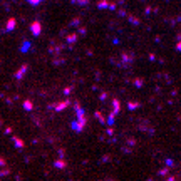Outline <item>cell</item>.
<instances>
[{
	"mask_svg": "<svg viewBox=\"0 0 181 181\" xmlns=\"http://www.w3.org/2000/svg\"><path fill=\"white\" fill-rule=\"evenodd\" d=\"M74 107H76V113H77V119L72 123V129H74L76 133H82L84 127H86V124H87V117H86V114H84V109L81 107L79 102H76Z\"/></svg>",
	"mask_w": 181,
	"mask_h": 181,
	"instance_id": "obj_1",
	"label": "cell"
},
{
	"mask_svg": "<svg viewBox=\"0 0 181 181\" xmlns=\"http://www.w3.org/2000/svg\"><path fill=\"white\" fill-rule=\"evenodd\" d=\"M119 109H121V102H119V99H113V113L109 114V117H107V124H114V119L116 116H117V113H119Z\"/></svg>",
	"mask_w": 181,
	"mask_h": 181,
	"instance_id": "obj_2",
	"label": "cell"
},
{
	"mask_svg": "<svg viewBox=\"0 0 181 181\" xmlns=\"http://www.w3.org/2000/svg\"><path fill=\"white\" fill-rule=\"evenodd\" d=\"M30 32L34 34V35H40V32H42V25H40V22H32L30 24Z\"/></svg>",
	"mask_w": 181,
	"mask_h": 181,
	"instance_id": "obj_3",
	"label": "cell"
},
{
	"mask_svg": "<svg viewBox=\"0 0 181 181\" xmlns=\"http://www.w3.org/2000/svg\"><path fill=\"white\" fill-rule=\"evenodd\" d=\"M17 27V20L14 19V17H10L9 20H7V24H5V30H9V32H12V30Z\"/></svg>",
	"mask_w": 181,
	"mask_h": 181,
	"instance_id": "obj_4",
	"label": "cell"
},
{
	"mask_svg": "<svg viewBox=\"0 0 181 181\" xmlns=\"http://www.w3.org/2000/svg\"><path fill=\"white\" fill-rule=\"evenodd\" d=\"M71 106V102L69 101H62V102H57V104H54L52 107L56 109V111H64V109H67Z\"/></svg>",
	"mask_w": 181,
	"mask_h": 181,
	"instance_id": "obj_5",
	"label": "cell"
},
{
	"mask_svg": "<svg viewBox=\"0 0 181 181\" xmlns=\"http://www.w3.org/2000/svg\"><path fill=\"white\" fill-rule=\"evenodd\" d=\"M27 67H29V66H25V64H24V66L20 67V69L17 71V72H15V79H17V81H20V79L24 77V74L27 72Z\"/></svg>",
	"mask_w": 181,
	"mask_h": 181,
	"instance_id": "obj_6",
	"label": "cell"
},
{
	"mask_svg": "<svg viewBox=\"0 0 181 181\" xmlns=\"http://www.w3.org/2000/svg\"><path fill=\"white\" fill-rule=\"evenodd\" d=\"M12 139H14V143H15V146H17L19 149H22V148L25 146V144H24V141H22L20 138H17V136H12Z\"/></svg>",
	"mask_w": 181,
	"mask_h": 181,
	"instance_id": "obj_7",
	"label": "cell"
},
{
	"mask_svg": "<svg viewBox=\"0 0 181 181\" xmlns=\"http://www.w3.org/2000/svg\"><path fill=\"white\" fill-rule=\"evenodd\" d=\"M24 109H25V111H32V109H34V104H32V101H29V99H27V101H24Z\"/></svg>",
	"mask_w": 181,
	"mask_h": 181,
	"instance_id": "obj_8",
	"label": "cell"
},
{
	"mask_svg": "<svg viewBox=\"0 0 181 181\" xmlns=\"http://www.w3.org/2000/svg\"><path fill=\"white\" fill-rule=\"evenodd\" d=\"M111 3L107 2V0H99L97 2V9H106V7H109Z\"/></svg>",
	"mask_w": 181,
	"mask_h": 181,
	"instance_id": "obj_9",
	"label": "cell"
},
{
	"mask_svg": "<svg viewBox=\"0 0 181 181\" xmlns=\"http://www.w3.org/2000/svg\"><path fill=\"white\" fill-rule=\"evenodd\" d=\"M54 164H56V168H66V166H67V163L64 161V159H57Z\"/></svg>",
	"mask_w": 181,
	"mask_h": 181,
	"instance_id": "obj_10",
	"label": "cell"
},
{
	"mask_svg": "<svg viewBox=\"0 0 181 181\" xmlns=\"http://www.w3.org/2000/svg\"><path fill=\"white\" fill-rule=\"evenodd\" d=\"M76 40H77V34H71V35L67 37V42H69V44H74Z\"/></svg>",
	"mask_w": 181,
	"mask_h": 181,
	"instance_id": "obj_11",
	"label": "cell"
},
{
	"mask_svg": "<svg viewBox=\"0 0 181 181\" xmlns=\"http://www.w3.org/2000/svg\"><path fill=\"white\" fill-rule=\"evenodd\" d=\"M27 2H29L30 5H34V7H35V5H39V3H42L44 0H27Z\"/></svg>",
	"mask_w": 181,
	"mask_h": 181,
	"instance_id": "obj_12",
	"label": "cell"
},
{
	"mask_svg": "<svg viewBox=\"0 0 181 181\" xmlns=\"http://www.w3.org/2000/svg\"><path fill=\"white\" fill-rule=\"evenodd\" d=\"M72 2H76V3H79V5H86V3H89V0H72Z\"/></svg>",
	"mask_w": 181,
	"mask_h": 181,
	"instance_id": "obj_13",
	"label": "cell"
},
{
	"mask_svg": "<svg viewBox=\"0 0 181 181\" xmlns=\"http://www.w3.org/2000/svg\"><path fill=\"white\" fill-rule=\"evenodd\" d=\"M138 106H139V102H129V104H127V107H129V109H136Z\"/></svg>",
	"mask_w": 181,
	"mask_h": 181,
	"instance_id": "obj_14",
	"label": "cell"
},
{
	"mask_svg": "<svg viewBox=\"0 0 181 181\" xmlns=\"http://www.w3.org/2000/svg\"><path fill=\"white\" fill-rule=\"evenodd\" d=\"M5 164H7V161H5V159L0 156V166H5Z\"/></svg>",
	"mask_w": 181,
	"mask_h": 181,
	"instance_id": "obj_15",
	"label": "cell"
},
{
	"mask_svg": "<svg viewBox=\"0 0 181 181\" xmlns=\"http://www.w3.org/2000/svg\"><path fill=\"white\" fill-rule=\"evenodd\" d=\"M176 50H178V52H181V40L176 44Z\"/></svg>",
	"mask_w": 181,
	"mask_h": 181,
	"instance_id": "obj_16",
	"label": "cell"
},
{
	"mask_svg": "<svg viewBox=\"0 0 181 181\" xmlns=\"http://www.w3.org/2000/svg\"><path fill=\"white\" fill-rule=\"evenodd\" d=\"M136 86H138V87H141V86H143V82H141V79H138V81H136Z\"/></svg>",
	"mask_w": 181,
	"mask_h": 181,
	"instance_id": "obj_17",
	"label": "cell"
},
{
	"mask_svg": "<svg viewBox=\"0 0 181 181\" xmlns=\"http://www.w3.org/2000/svg\"><path fill=\"white\" fill-rule=\"evenodd\" d=\"M2 176H5V174H9V169H2V173H0Z\"/></svg>",
	"mask_w": 181,
	"mask_h": 181,
	"instance_id": "obj_18",
	"label": "cell"
},
{
	"mask_svg": "<svg viewBox=\"0 0 181 181\" xmlns=\"http://www.w3.org/2000/svg\"><path fill=\"white\" fill-rule=\"evenodd\" d=\"M166 164H168V166H173V159H166Z\"/></svg>",
	"mask_w": 181,
	"mask_h": 181,
	"instance_id": "obj_19",
	"label": "cell"
}]
</instances>
